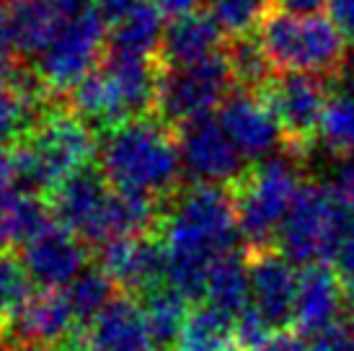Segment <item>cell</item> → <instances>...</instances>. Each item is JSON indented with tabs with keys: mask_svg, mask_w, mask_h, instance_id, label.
<instances>
[{
	"mask_svg": "<svg viewBox=\"0 0 354 351\" xmlns=\"http://www.w3.org/2000/svg\"><path fill=\"white\" fill-rule=\"evenodd\" d=\"M109 41V21L96 8L68 13L55 39L37 57L34 78L44 93L59 96L75 88L96 73L104 62Z\"/></svg>",
	"mask_w": 354,
	"mask_h": 351,
	"instance_id": "obj_7",
	"label": "cell"
},
{
	"mask_svg": "<svg viewBox=\"0 0 354 351\" xmlns=\"http://www.w3.org/2000/svg\"><path fill=\"white\" fill-rule=\"evenodd\" d=\"M328 0H272L274 10L290 13V16H321Z\"/></svg>",
	"mask_w": 354,
	"mask_h": 351,
	"instance_id": "obj_37",
	"label": "cell"
},
{
	"mask_svg": "<svg viewBox=\"0 0 354 351\" xmlns=\"http://www.w3.org/2000/svg\"><path fill=\"white\" fill-rule=\"evenodd\" d=\"M230 341H233V321L202 305L192 310L174 351H227Z\"/></svg>",
	"mask_w": 354,
	"mask_h": 351,
	"instance_id": "obj_28",
	"label": "cell"
},
{
	"mask_svg": "<svg viewBox=\"0 0 354 351\" xmlns=\"http://www.w3.org/2000/svg\"><path fill=\"white\" fill-rule=\"evenodd\" d=\"M80 325H91L114 300V282L101 269H86L68 290H62Z\"/></svg>",
	"mask_w": 354,
	"mask_h": 351,
	"instance_id": "obj_30",
	"label": "cell"
},
{
	"mask_svg": "<svg viewBox=\"0 0 354 351\" xmlns=\"http://www.w3.org/2000/svg\"><path fill=\"white\" fill-rule=\"evenodd\" d=\"M331 191L339 199L342 209L346 212V217H354V158L344 160L339 171L334 176V184H331Z\"/></svg>",
	"mask_w": 354,
	"mask_h": 351,
	"instance_id": "obj_34",
	"label": "cell"
},
{
	"mask_svg": "<svg viewBox=\"0 0 354 351\" xmlns=\"http://www.w3.org/2000/svg\"><path fill=\"white\" fill-rule=\"evenodd\" d=\"M68 13H62L55 0H10L8 21L13 49L26 57H39Z\"/></svg>",
	"mask_w": 354,
	"mask_h": 351,
	"instance_id": "obj_22",
	"label": "cell"
},
{
	"mask_svg": "<svg viewBox=\"0 0 354 351\" xmlns=\"http://www.w3.org/2000/svg\"><path fill=\"white\" fill-rule=\"evenodd\" d=\"M313 351H354V331L346 328V325H334L324 331L321 336H315L313 343H310Z\"/></svg>",
	"mask_w": 354,
	"mask_h": 351,
	"instance_id": "obj_35",
	"label": "cell"
},
{
	"mask_svg": "<svg viewBox=\"0 0 354 351\" xmlns=\"http://www.w3.org/2000/svg\"><path fill=\"white\" fill-rule=\"evenodd\" d=\"M59 6L62 13H78V10H86V8H96V3L99 0H55Z\"/></svg>",
	"mask_w": 354,
	"mask_h": 351,
	"instance_id": "obj_44",
	"label": "cell"
},
{
	"mask_svg": "<svg viewBox=\"0 0 354 351\" xmlns=\"http://www.w3.org/2000/svg\"><path fill=\"white\" fill-rule=\"evenodd\" d=\"M259 351H313V349L303 341L300 333L279 331V333H274V336H272Z\"/></svg>",
	"mask_w": 354,
	"mask_h": 351,
	"instance_id": "obj_38",
	"label": "cell"
},
{
	"mask_svg": "<svg viewBox=\"0 0 354 351\" xmlns=\"http://www.w3.org/2000/svg\"><path fill=\"white\" fill-rule=\"evenodd\" d=\"M99 153L91 124L73 108H44L13 147L16 173L29 191H55L70 176L86 171Z\"/></svg>",
	"mask_w": 354,
	"mask_h": 351,
	"instance_id": "obj_3",
	"label": "cell"
},
{
	"mask_svg": "<svg viewBox=\"0 0 354 351\" xmlns=\"http://www.w3.org/2000/svg\"><path fill=\"white\" fill-rule=\"evenodd\" d=\"M256 37L272 65L282 73H305L321 78L344 73L346 39L331 19L269 10Z\"/></svg>",
	"mask_w": 354,
	"mask_h": 351,
	"instance_id": "obj_5",
	"label": "cell"
},
{
	"mask_svg": "<svg viewBox=\"0 0 354 351\" xmlns=\"http://www.w3.org/2000/svg\"><path fill=\"white\" fill-rule=\"evenodd\" d=\"M233 83L225 52L184 68H163L156 108L168 124L212 117V111L225 104Z\"/></svg>",
	"mask_w": 354,
	"mask_h": 351,
	"instance_id": "obj_9",
	"label": "cell"
},
{
	"mask_svg": "<svg viewBox=\"0 0 354 351\" xmlns=\"http://www.w3.org/2000/svg\"><path fill=\"white\" fill-rule=\"evenodd\" d=\"M142 312H145L150 333L156 336L160 349H174L176 346L178 336H181L189 315H192L189 297H184L174 287H158V290L145 294Z\"/></svg>",
	"mask_w": 354,
	"mask_h": 351,
	"instance_id": "obj_26",
	"label": "cell"
},
{
	"mask_svg": "<svg viewBox=\"0 0 354 351\" xmlns=\"http://www.w3.org/2000/svg\"><path fill=\"white\" fill-rule=\"evenodd\" d=\"M29 297L31 279L24 263L10 254H0V323L6 325Z\"/></svg>",
	"mask_w": 354,
	"mask_h": 351,
	"instance_id": "obj_32",
	"label": "cell"
},
{
	"mask_svg": "<svg viewBox=\"0 0 354 351\" xmlns=\"http://www.w3.org/2000/svg\"><path fill=\"white\" fill-rule=\"evenodd\" d=\"M223 52V29L209 16V10H194L189 16L174 19L166 26L163 49L166 68H184Z\"/></svg>",
	"mask_w": 354,
	"mask_h": 351,
	"instance_id": "obj_20",
	"label": "cell"
},
{
	"mask_svg": "<svg viewBox=\"0 0 354 351\" xmlns=\"http://www.w3.org/2000/svg\"><path fill=\"white\" fill-rule=\"evenodd\" d=\"M251 274V310H256L272 328L292 321L297 292V272L292 261L272 248H256L248 256Z\"/></svg>",
	"mask_w": 354,
	"mask_h": 351,
	"instance_id": "obj_16",
	"label": "cell"
},
{
	"mask_svg": "<svg viewBox=\"0 0 354 351\" xmlns=\"http://www.w3.org/2000/svg\"><path fill=\"white\" fill-rule=\"evenodd\" d=\"M13 49V37H10V21H8V8L0 10V55H10Z\"/></svg>",
	"mask_w": 354,
	"mask_h": 351,
	"instance_id": "obj_43",
	"label": "cell"
},
{
	"mask_svg": "<svg viewBox=\"0 0 354 351\" xmlns=\"http://www.w3.org/2000/svg\"><path fill=\"white\" fill-rule=\"evenodd\" d=\"M181 163L197 184H236L243 171V155L230 142L223 124L212 117L187 122L178 129Z\"/></svg>",
	"mask_w": 354,
	"mask_h": 351,
	"instance_id": "obj_12",
	"label": "cell"
},
{
	"mask_svg": "<svg viewBox=\"0 0 354 351\" xmlns=\"http://www.w3.org/2000/svg\"><path fill=\"white\" fill-rule=\"evenodd\" d=\"M205 305L236 321L241 312L251 307V274H248V258L227 254L225 258L212 266L205 287Z\"/></svg>",
	"mask_w": 354,
	"mask_h": 351,
	"instance_id": "obj_24",
	"label": "cell"
},
{
	"mask_svg": "<svg viewBox=\"0 0 354 351\" xmlns=\"http://www.w3.org/2000/svg\"><path fill=\"white\" fill-rule=\"evenodd\" d=\"M227 351H230V349H227Z\"/></svg>",
	"mask_w": 354,
	"mask_h": 351,
	"instance_id": "obj_46",
	"label": "cell"
},
{
	"mask_svg": "<svg viewBox=\"0 0 354 351\" xmlns=\"http://www.w3.org/2000/svg\"><path fill=\"white\" fill-rule=\"evenodd\" d=\"M303 186L300 166L292 158L282 155L254 163V168L238 178L233 189L238 230L254 245V251L277 240V233Z\"/></svg>",
	"mask_w": 354,
	"mask_h": 351,
	"instance_id": "obj_6",
	"label": "cell"
},
{
	"mask_svg": "<svg viewBox=\"0 0 354 351\" xmlns=\"http://www.w3.org/2000/svg\"><path fill=\"white\" fill-rule=\"evenodd\" d=\"M44 93L34 73L10 86H0V142L21 137L37 119V101Z\"/></svg>",
	"mask_w": 354,
	"mask_h": 351,
	"instance_id": "obj_27",
	"label": "cell"
},
{
	"mask_svg": "<svg viewBox=\"0 0 354 351\" xmlns=\"http://www.w3.org/2000/svg\"><path fill=\"white\" fill-rule=\"evenodd\" d=\"M225 59L230 65L233 80L243 91H264L272 75V59L266 55V49L261 47L259 37H236L230 41V47L225 52Z\"/></svg>",
	"mask_w": 354,
	"mask_h": 351,
	"instance_id": "obj_29",
	"label": "cell"
},
{
	"mask_svg": "<svg viewBox=\"0 0 354 351\" xmlns=\"http://www.w3.org/2000/svg\"><path fill=\"white\" fill-rule=\"evenodd\" d=\"M99 269L119 290L129 294H148L166 279V254L160 240L150 235L122 238L104 245Z\"/></svg>",
	"mask_w": 354,
	"mask_h": 351,
	"instance_id": "obj_15",
	"label": "cell"
},
{
	"mask_svg": "<svg viewBox=\"0 0 354 351\" xmlns=\"http://www.w3.org/2000/svg\"><path fill=\"white\" fill-rule=\"evenodd\" d=\"M259 93L266 98L290 147L297 155L305 153L318 140L321 117H324L326 101L331 96L326 78L305 75V73H282L269 80L264 91Z\"/></svg>",
	"mask_w": 354,
	"mask_h": 351,
	"instance_id": "obj_10",
	"label": "cell"
},
{
	"mask_svg": "<svg viewBox=\"0 0 354 351\" xmlns=\"http://www.w3.org/2000/svg\"><path fill=\"white\" fill-rule=\"evenodd\" d=\"M140 3H142V0H99V3H96V10L111 23V21L122 19L124 13H129L132 8H138Z\"/></svg>",
	"mask_w": 354,
	"mask_h": 351,
	"instance_id": "obj_41",
	"label": "cell"
},
{
	"mask_svg": "<svg viewBox=\"0 0 354 351\" xmlns=\"http://www.w3.org/2000/svg\"><path fill=\"white\" fill-rule=\"evenodd\" d=\"M318 142L336 158H354V83L331 91L318 127Z\"/></svg>",
	"mask_w": 354,
	"mask_h": 351,
	"instance_id": "obj_25",
	"label": "cell"
},
{
	"mask_svg": "<svg viewBox=\"0 0 354 351\" xmlns=\"http://www.w3.org/2000/svg\"><path fill=\"white\" fill-rule=\"evenodd\" d=\"M19 178L16 173V158H13V150L0 145V196L8 194L10 184Z\"/></svg>",
	"mask_w": 354,
	"mask_h": 351,
	"instance_id": "obj_40",
	"label": "cell"
},
{
	"mask_svg": "<svg viewBox=\"0 0 354 351\" xmlns=\"http://www.w3.org/2000/svg\"><path fill=\"white\" fill-rule=\"evenodd\" d=\"M344 287L336 272L326 263L303 266L297 274V292L292 305V323L305 336H321L324 331L339 325V315L344 307Z\"/></svg>",
	"mask_w": 354,
	"mask_h": 351,
	"instance_id": "obj_17",
	"label": "cell"
},
{
	"mask_svg": "<svg viewBox=\"0 0 354 351\" xmlns=\"http://www.w3.org/2000/svg\"><path fill=\"white\" fill-rule=\"evenodd\" d=\"M163 37H166V23L160 10L153 3L142 0L138 8L111 21L106 52L122 57L156 59V55H160L163 49Z\"/></svg>",
	"mask_w": 354,
	"mask_h": 351,
	"instance_id": "obj_21",
	"label": "cell"
},
{
	"mask_svg": "<svg viewBox=\"0 0 354 351\" xmlns=\"http://www.w3.org/2000/svg\"><path fill=\"white\" fill-rule=\"evenodd\" d=\"M272 0H209V16L230 39L248 37L259 31L261 21L269 16Z\"/></svg>",
	"mask_w": 354,
	"mask_h": 351,
	"instance_id": "obj_31",
	"label": "cell"
},
{
	"mask_svg": "<svg viewBox=\"0 0 354 351\" xmlns=\"http://www.w3.org/2000/svg\"><path fill=\"white\" fill-rule=\"evenodd\" d=\"M217 122L223 124L243 160H266L277 150V142L282 137L277 117L259 91L238 88L236 93H230L220 106Z\"/></svg>",
	"mask_w": 354,
	"mask_h": 351,
	"instance_id": "obj_14",
	"label": "cell"
},
{
	"mask_svg": "<svg viewBox=\"0 0 354 351\" xmlns=\"http://www.w3.org/2000/svg\"><path fill=\"white\" fill-rule=\"evenodd\" d=\"M78 325L75 315L70 310L65 292L31 294L21 310L6 323L8 333L19 343H39V346H62L70 341L73 328Z\"/></svg>",
	"mask_w": 354,
	"mask_h": 351,
	"instance_id": "obj_18",
	"label": "cell"
},
{
	"mask_svg": "<svg viewBox=\"0 0 354 351\" xmlns=\"http://www.w3.org/2000/svg\"><path fill=\"white\" fill-rule=\"evenodd\" d=\"M326 10L331 23L344 34V39H354V0H328Z\"/></svg>",
	"mask_w": 354,
	"mask_h": 351,
	"instance_id": "obj_36",
	"label": "cell"
},
{
	"mask_svg": "<svg viewBox=\"0 0 354 351\" xmlns=\"http://www.w3.org/2000/svg\"><path fill=\"white\" fill-rule=\"evenodd\" d=\"M88 351H163L150 333L145 312L132 297H114L88 325Z\"/></svg>",
	"mask_w": 354,
	"mask_h": 351,
	"instance_id": "obj_19",
	"label": "cell"
},
{
	"mask_svg": "<svg viewBox=\"0 0 354 351\" xmlns=\"http://www.w3.org/2000/svg\"><path fill=\"white\" fill-rule=\"evenodd\" d=\"M21 251H24L21 263L29 274L31 284L47 292L68 290L86 272V261H88L86 243L62 225H47Z\"/></svg>",
	"mask_w": 354,
	"mask_h": 351,
	"instance_id": "obj_13",
	"label": "cell"
},
{
	"mask_svg": "<svg viewBox=\"0 0 354 351\" xmlns=\"http://www.w3.org/2000/svg\"><path fill=\"white\" fill-rule=\"evenodd\" d=\"M114 189L96 171H80L52 191V215L62 227L75 233L83 243H109V217H111Z\"/></svg>",
	"mask_w": 354,
	"mask_h": 351,
	"instance_id": "obj_11",
	"label": "cell"
},
{
	"mask_svg": "<svg viewBox=\"0 0 354 351\" xmlns=\"http://www.w3.org/2000/svg\"><path fill=\"white\" fill-rule=\"evenodd\" d=\"M160 73L156 59L109 55L96 73H91L73 93L70 108L88 124L109 129L122 122L148 117L158 104Z\"/></svg>",
	"mask_w": 354,
	"mask_h": 351,
	"instance_id": "obj_4",
	"label": "cell"
},
{
	"mask_svg": "<svg viewBox=\"0 0 354 351\" xmlns=\"http://www.w3.org/2000/svg\"><path fill=\"white\" fill-rule=\"evenodd\" d=\"M21 78L19 68L13 65V59L10 55H0V86H10V83H16Z\"/></svg>",
	"mask_w": 354,
	"mask_h": 351,
	"instance_id": "obj_42",
	"label": "cell"
},
{
	"mask_svg": "<svg viewBox=\"0 0 354 351\" xmlns=\"http://www.w3.org/2000/svg\"><path fill=\"white\" fill-rule=\"evenodd\" d=\"M346 233V212L334 191L321 184H305L277 233V243L287 261L315 266L336 256Z\"/></svg>",
	"mask_w": 354,
	"mask_h": 351,
	"instance_id": "obj_8",
	"label": "cell"
},
{
	"mask_svg": "<svg viewBox=\"0 0 354 351\" xmlns=\"http://www.w3.org/2000/svg\"><path fill=\"white\" fill-rule=\"evenodd\" d=\"M334 261H336V276H339V282L344 287V294L349 300H354V227L346 233L344 240H342Z\"/></svg>",
	"mask_w": 354,
	"mask_h": 351,
	"instance_id": "obj_33",
	"label": "cell"
},
{
	"mask_svg": "<svg viewBox=\"0 0 354 351\" xmlns=\"http://www.w3.org/2000/svg\"><path fill=\"white\" fill-rule=\"evenodd\" d=\"M10 6V0H0V10H6Z\"/></svg>",
	"mask_w": 354,
	"mask_h": 351,
	"instance_id": "obj_45",
	"label": "cell"
},
{
	"mask_svg": "<svg viewBox=\"0 0 354 351\" xmlns=\"http://www.w3.org/2000/svg\"><path fill=\"white\" fill-rule=\"evenodd\" d=\"M238 235L236 202L223 186L192 184L176 191L160 222L168 287L189 300L205 297L207 276L233 254Z\"/></svg>",
	"mask_w": 354,
	"mask_h": 351,
	"instance_id": "obj_1",
	"label": "cell"
},
{
	"mask_svg": "<svg viewBox=\"0 0 354 351\" xmlns=\"http://www.w3.org/2000/svg\"><path fill=\"white\" fill-rule=\"evenodd\" d=\"M148 3H153L160 10L163 19H171V21L199 10V0H148Z\"/></svg>",
	"mask_w": 354,
	"mask_h": 351,
	"instance_id": "obj_39",
	"label": "cell"
},
{
	"mask_svg": "<svg viewBox=\"0 0 354 351\" xmlns=\"http://www.w3.org/2000/svg\"><path fill=\"white\" fill-rule=\"evenodd\" d=\"M99 166L111 189L158 202L176 194L184 163L171 124L158 117H138L104 129Z\"/></svg>",
	"mask_w": 354,
	"mask_h": 351,
	"instance_id": "obj_2",
	"label": "cell"
},
{
	"mask_svg": "<svg viewBox=\"0 0 354 351\" xmlns=\"http://www.w3.org/2000/svg\"><path fill=\"white\" fill-rule=\"evenodd\" d=\"M50 222V207L37 191L19 189L0 196V248H24Z\"/></svg>",
	"mask_w": 354,
	"mask_h": 351,
	"instance_id": "obj_23",
	"label": "cell"
}]
</instances>
